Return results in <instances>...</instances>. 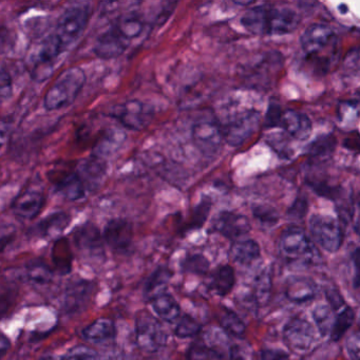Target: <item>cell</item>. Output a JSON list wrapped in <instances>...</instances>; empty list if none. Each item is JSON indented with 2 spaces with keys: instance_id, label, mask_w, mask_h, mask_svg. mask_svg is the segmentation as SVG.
<instances>
[{
  "instance_id": "obj_39",
  "label": "cell",
  "mask_w": 360,
  "mask_h": 360,
  "mask_svg": "<svg viewBox=\"0 0 360 360\" xmlns=\"http://www.w3.org/2000/svg\"><path fill=\"white\" fill-rule=\"evenodd\" d=\"M252 214L257 221L264 225V226H273L279 220L277 212L271 206L257 205L252 208Z\"/></svg>"
},
{
  "instance_id": "obj_28",
  "label": "cell",
  "mask_w": 360,
  "mask_h": 360,
  "mask_svg": "<svg viewBox=\"0 0 360 360\" xmlns=\"http://www.w3.org/2000/svg\"><path fill=\"white\" fill-rule=\"evenodd\" d=\"M153 309L160 318L167 322L178 319L180 316V305L172 295L164 292L151 300Z\"/></svg>"
},
{
  "instance_id": "obj_18",
  "label": "cell",
  "mask_w": 360,
  "mask_h": 360,
  "mask_svg": "<svg viewBox=\"0 0 360 360\" xmlns=\"http://www.w3.org/2000/svg\"><path fill=\"white\" fill-rule=\"evenodd\" d=\"M77 172L88 193H94L102 186L106 178L107 163L103 158L92 155L79 164Z\"/></svg>"
},
{
  "instance_id": "obj_13",
  "label": "cell",
  "mask_w": 360,
  "mask_h": 360,
  "mask_svg": "<svg viewBox=\"0 0 360 360\" xmlns=\"http://www.w3.org/2000/svg\"><path fill=\"white\" fill-rule=\"evenodd\" d=\"M104 240L119 255H127L134 245V226L126 219H112L104 229Z\"/></svg>"
},
{
  "instance_id": "obj_27",
  "label": "cell",
  "mask_w": 360,
  "mask_h": 360,
  "mask_svg": "<svg viewBox=\"0 0 360 360\" xmlns=\"http://www.w3.org/2000/svg\"><path fill=\"white\" fill-rule=\"evenodd\" d=\"M236 283L235 271L229 265H222L212 271L210 276V288L219 296H226Z\"/></svg>"
},
{
  "instance_id": "obj_52",
  "label": "cell",
  "mask_w": 360,
  "mask_h": 360,
  "mask_svg": "<svg viewBox=\"0 0 360 360\" xmlns=\"http://www.w3.org/2000/svg\"><path fill=\"white\" fill-rule=\"evenodd\" d=\"M359 207H360V203H359Z\"/></svg>"
},
{
  "instance_id": "obj_48",
  "label": "cell",
  "mask_w": 360,
  "mask_h": 360,
  "mask_svg": "<svg viewBox=\"0 0 360 360\" xmlns=\"http://www.w3.org/2000/svg\"><path fill=\"white\" fill-rule=\"evenodd\" d=\"M307 210V202L303 201V200H298V201L295 202L294 205L288 212V214H290V217H292V218L300 219L305 216Z\"/></svg>"
},
{
  "instance_id": "obj_45",
  "label": "cell",
  "mask_w": 360,
  "mask_h": 360,
  "mask_svg": "<svg viewBox=\"0 0 360 360\" xmlns=\"http://www.w3.org/2000/svg\"><path fill=\"white\" fill-rule=\"evenodd\" d=\"M282 113H283V111L277 105H273V106L269 107V111H267L266 119H265V126H267L269 128L279 126Z\"/></svg>"
},
{
  "instance_id": "obj_4",
  "label": "cell",
  "mask_w": 360,
  "mask_h": 360,
  "mask_svg": "<svg viewBox=\"0 0 360 360\" xmlns=\"http://www.w3.org/2000/svg\"><path fill=\"white\" fill-rule=\"evenodd\" d=\"M109 117L119 122L126 129L141 131L151 123L155 110L147 103L131 100L113 106L109 111Z\"/></svg>"
},
{
  "instance_id": "obj_37",
  "label": "cell",
  "mask_w": 360,
  "mask_h": 360,
  "mask_svg": "<svg viewBox=\"0 0 360 360\" xmlns=\"http://www.w3.org/2000/svg\"><path fill=\"white\" fill-rule=\"evenodd\" d=\"M200 330H201V326L198 323L197 320L193 319L191 316H184L179 321L174 333L180 338H191L199 334Z\"/></svg>"
},
{
  "instance_id": "obj_49",
  "label": "cell",
  "mask_w": 360,
  "mask_h": 360,
  "mask_svg": "<svg viewBox=\"0 0 360 360\" xmlns=\"http://www.w3.org/2000/svg\"><path fill=\"white\" fill-rule=\"evenodd\" d=\"M229 358L231 360H248V356L244 353L243 349L238 345H233L231 349V353H229Z\"/></svg>"
},
{
  "instance_id": "obj_21",
  "label": "cell",
  "mask_w": 360,
  "mask_h": 360,
  "mask_svg": "<svg viewBox=\"0 0 360 360\" xmlns=\"http://www.w3.org/2000/svg\"><path fill=\"white\" fill-rule=\"evenodd\" d=\"M288 136L299 141H304L311 136V123L303 113L295 110H286L282 113L280 125Z\"/></svg>"
},
{
  "instance_id": "obj_23",
  "label": "cell",
  "mask_w": 360,
  "mask_h": 360,
  "mask_svg": "<svg viewBox=\"0 0 360 360\" xmlns=\"http://www.w3.org/2000/svg\"><path fill=\"white\" fill-rule=\"evenodd\" d=\"M94 294V284L91 282H75L67 290L65 307L67 311H77L87 305Z\"/></svg>"
},
{
  "instance_id": "obj_42",
  "label": "cell",
  "mask_w": 360,
  "mask_h": 360,
  "mask_svg": "<svg viewBox=\"0 0 360 360\" xmlns=\"http://www.w3.org/2000/svg\"><path fill=\"white\" fill-rule=\"evenodd\" d=\"M271 290V280L266 273L262 274L257 278L256 282V299L258 302H265L267 299V295Z\"/></svg>"
},
{
  "instance_id": "obj_41",
  "label": "cell",
  "mask_w": 360,
  "mask_h": 360,
  "mask_svg": "<svg viewBox=\"0 0 360 360\" xmlns=\"http://www.w3.org/2000/svg\"><path fill=\"white\" fill-rule=\"evenodd\" d=\"M13 91V81H12L11 75L6 67L1 68L0 73V94H1V101L5 102L6 100L12 96Z\"/></svg>"
},
{
  "instance_id": "obj_20",
  "label": "cell",
  "mask_w": 360,
  "mask_h": 360,
  "mask_svg": "<svg viewBox=\"0 0 360 360\" xmlns=\"http://www.w3.org/2000/svg\"><path fill=\"white\" fill-rule=\"evenodd\" d=\"M56 191L60 193L62 197L68 201H79L86 197V193H88L79 172H68L66 174H60L56 182Z\"/></svg>"
},
{
  "instance_id": "obj_8",
  "label": "cell",
  "mask_w": 360,
  "mask_h": 360,
  "mask_svg": "<svg viewBox=\"0 0 360 360\" xmlns=\"http://www.w3.org/2000/svg\"><path fill=\"white\" fill-rule=\"evenodd\" d=\"M309 231L314 240L326 252H338L342 245V229L333 217L314 214L309 220Z\"/></svg>"
},
{
  "instance_id": "obj_43",
  "label": "cell",
  "mask_w": 360,
  "mask_h": 360,
  "mask_svg": "<svg viewBox=\"0 0 360 360\" xmlns=\"http://www.w3.org/2000/svg\"><path fill=\"white\" fill-rule=\"evenodd\" d=\"M345 349L352 360H360V330H355L347 337Z\"/></svg>"
},
{
  "instance_id": "obj_6",
  "label": "cell",
  "mask_w": 360,
  "mask_h": 360,
  "mask_svg": "<svg viewBox=\"0 0 360 360\" xmlns=\"http://www.w3.org/2000/svg\"><path fill=\"white\" fill-rule=\"evenodd\" d=\"M64 52H66V50L56 33L53 32L45 37L43 43L37 50L34 60H33L32 68H31L32 79H34L37 83H44L49 79L53 75L56 60Z\"/></svg>"
},
{
  "instance_id": "obj_32",
  "label": "cell",
  "mask_w": 360,
  "mask_h": 360,
  "mask_svg": "<svg viewBox=\"0 0 360 360\" xmlns=\"http://www.w3.org/2000/svg\"><path fill=\"white\" fill-rule=\"evenodd\" d=\"M354 320H355V313L352 307H347L341 309L340 313L335 318L334 326L330 332V336L332 340L338 341L341 339V337L351 328Z\"/></svg>"
},
{
  "instance_id": "obj_7",
  "label": "cell",
  "mask_w": 360,
  "mask_h": 360,
  "mask_svg": "<svg viewBox=\"0 0 360 360\" xmlns=\"http://www.w3.org/2000/svg\"><path fill=\"white\" fill-rule=\"evenodd\" d=\"M136 339L142 351L155 353L165 345L167 334L155 316L141 311L136 318Z\"/></svg>"
},
{
  "instance_id": "obj_26",
  "label": "cell",
  "mask_w": 360,
  "mask_h": 360,
  "mask_svg": "<svg viewBox=\"0 0 360 360\" xmlns=\"http://www.w3.org/2000/svg\"><path fill=\"white\" fill-rule=\"evenodd\" d=\"M115 323L109 318H98L83 330V337L90 342L100 343L115 336Z\"/></svg>"
},
{
  "instance_id": "obj_22",
  "label": "cell",
  "mask_w": 360,
  "mask_h": 360,
  "mask_svg": "<svg viewBox=\"0 0 360 360\" xmlns=\"http://www.w3.org/2000/svg\"><path fill=\"white\" fill-rule=\"evenodd\" d=\"M112 25L128 41L132 43V41L138 39L144 31L145 20L142 14L131 11L115 18Z\"/></svg>"
},
{
  "instance_id": "obj_44",
  "label": "cell",
  "mask_w": 360,
  "mask_h": 360,
  "mask_svg": "<svg viewBox=\"0 0 360 360\" xmlns=\"http://www.w3.org/2000/svg\"><path fill=\"white\" fill-rule=\"evenodd\" d=\"M218 357V354L214 349L204 345H195L189 352L188 360H217Z\"/></svg>"
},
{
  "instance_id": "obj_14",
  "label": "cell",
  "mask_w": 360,
  "mask_h": 360,
  "mask_svg": "<svg viewBox=\"0 0 360 360\" xmlns=\"http://www.w3.org/2000/svg\"><path fill=\"white\" fill-rule=\"evenodd\" d=\"M130 44L131 43L111 24L110 27L96 39L94 53L103 60H115L127 51Z\"/></svg>"
},
{
  "instance_id": "obj_3",
  "label": "cell",
  "mask_w": 360,
  "mask_h": 360,
  "mask_svg": "<svg viewBox=\"0 0 360 360\" xmlns=\"http://www.w3.org/2000/svg\"><path fill=\"white\" fill-rule=\"evenodd\" d=\"M89 20L90 7L86 4L71 6L63 12L54 33L60 39L66 51L81 39Z\"/></svg>"
},
{
  "instance_id": "obj_12",
  "label": "cell",
  "mask_w": 360,
  "mask_h": 360,
  "mask_svg": "<svg viewBox=\"0 0 360 360\" xmlns=\"http://www.w3.org/2000/svg\"><path fill=\"white\" fill-rule=\"evenodd\" d=\"M336 45V34L330 27L324 25L309 27L301 37L303 51L309 58H319L324 52L334 53Z\"/></svg>"
},
{
  "instance_id": "obj_25",
  "label": "cell",
  "mask_w": 360,
  "mask_h": 360,
  "mask_svg": "<svg viewBox=\"0 0 360 360\" xmlns=\"http://www.w3.org/2000/svg\"><path fill=\"white\" fill-rule=\"evenodd\" d=\"M261 250L255 240H238L231 248V257L241 265H250L260 258Z\"/></svg>"
},
{
  "instance_id": "obj_29",
  "label": "cell",
  "mask_w": 360,
  "mask_h": 360,
  "mask_svg": "<svg viewBox=\"0 0 360 360\" xmlns=\"http://www.w3.org/2000/svg\"><path fill=\"white\" fill-rule=\"evenodd\" d=\"M126 136L121 130H111L108 134H105L101 138L100 142L94 147V153L92 155H98V157H108L110 153H115L121 146L122 143L125 141Z\"/></svg>"
},
{
  "instance_id": "obj_15",
  "label": "cell",
  "mask_w": 360,
  "mask_h": 360,
  "mask_svg": "<svg viewBox=\"0 0 360 360\" xmlns=\"http://www.w3.org/2000/svg\"><path fill=\"white\" fill-rule=\"evenodd\" d=\"M45 193L39 189L30 188L22 191L11 204V210L22 220H33L37 218L45 205Z\"/></svg>"
},
{
  "instance_id": "obj_17",
  "label": "cell",
  "mask_w": 360,
  "mask_h": 360,
  "mask_svg": "<svg viewBox=\"0 0 360 360\" xmlns=\"http://www.w3.org/2000/svg\"><path fill=\"white\" fill-rule=\"evenodd\" d=\"M75 246L85 257H101L104 252L103 239L100 229L98 226L88 222L82 226L77 227L73 233Z\"/></svg>"
},
{
  "instance_id": "obj_33",
  "label": "cell",
  "mask_w": 360,
  "mask_h": 360,
  "mask_svg": "<svg viewBox=\"0 0 360 360\" xmlns=\"http://www.w3.org/2000/svg\"><path fill=\"white\" fill-rule=\"evenodd\" d=\"M27 278L33 284L44 285V284H48L52 281L53 271L45 263L35 261L27 266Z\"/></svg>"
},
{
  "instance_id": "obj_51",
  "label": "cell",
  "mask_w": 360,
  "mask_h": 360,
  "mask_svg": "<svg viewBox=\"0 0 360 360\" xmlns=\"http://www.w3.org/2000/svg\"><path fill=\"white\" fill-rule=\"evenodd\" d=\"M355 229L356 231L360 235V217L358 218L357 222H356Z\"/></svg>"
},
{
  "instance_id": "obj_5",
  "label": "cell",
  "mask_w": 360,
  "mask_h": 360,
  "mask_svg": "<svg viewBox=\"0 0 360 360\" xmlns=\"http://www.w3.org/2000/svg\"><path fill=\"white\" fill-rule=\"evenodd\" d=\"M191 138L195 148L208 159L216 157L225 143L221 123L217 119L198 120L191 127Z\"/></svg>"
},
{
  "instance_id": "obj_47",
  "label": "cell",
  "mask_w": 360,
  "mask_h": 360,
  "mask_svg": "<svg viewBox=\"0 0 360 360\" xmlns=\"http://www.w3.org/2000/svg\"><path fill=\"white\" fill-rule=\"evenodd\" d=\"M352 262L354 266L353 283L356 288H360V248L352 252Z\"/></svg>"
},
{
  "instance_id": "obj_40",
  "label": "cell",
  "mask_w": 360,
  "mask_h": 360,
  "mask_svg": "<svg viewBox=\"0 0 360 360\" xmlns=\"http://www.w3.org/2000/svg\"><path fill=\"white\" fill-rule=\"evenodd\" d=\"M335 144H336V141L332 136H321L311 143L309 148V155H314V157L326 155L335 148Z\"/></svg>"
},
{
  "instance_id": "obj_19",
  "label": "cell",
  "mask_w": 360,
  "mask_h": 360,
  "mask_svg": "<svg viewBox=\"0 0 360 360\" xmlns=\"http://www.w3.org/2000/svg\"><path fill=\"white\" fill-rule=\"evenodd\" d=\"M317 285L313 280L302 276H292L286 281L285 296L297 304L311 302L317 296Z\"/></svg>"
},
{
  "instance_id": "obj_9",
  "label": "cell",
  "mask_w": 360,
  "mask_h": 360,
  "mask_svg": "<svg viewBox=\"0 0 360 360\" xmlns=\"http://www.w3.org/2000/svg\"><path fill=\"white\" fill-rule=\"evenodd\" d=\"M280 250L284 258L294 261H309L318 256L315 245L307 233L298 227H290L280 238Z\"/></svg>"
},
{
  "instance_id": "obj_50",
  "label": "cell",
  "mask_w": 360,
  "mask_h": 360,
  "mask_svg": "<svg viewBox=\"0 0 360 360\" xmlns=\"http://www.w3.org/2000/svg\"><path fill=\"white\" fill-rule=\"evenodd\" d=\"M9 347L10 341L8 340V338L5 336V335H1V343H0V349H1L3 357L5 356V354L7 353L8 349H9Z\"/></svg>"
},
{
  "instance_id": "obj_10",
  "label": "cell",
  "mask_w": 360,
  "mask_h": 360,
  "mask_svg": "<svg viewBox=\"0 0 360 360\" xmlns=\"http://www.w3.org/2000/svg\"><path fill=\"white\" fill-rule=\"evenodd\" d=\"M260 123V115L256 111L248 110L221 123L225 143L237 147L243 144L250 136L255 134Z\"/></svg>"
},
{
  "instance_id": "obj_30",
  "label": "cell",
  "mask_w": 360,
  "mask_h": 360,
  "mask_svg": "<svg viewBox=\"0 0 360 360\" xmlns=\"http://www.w3.org/2000/svg\"><path fill=\"white\" fill-rule=\"evenodd\" d=\"M172 278V273L166 267H160L151 275L145 286V295L147 298L153 300L159 295L166 292V286Z\"/></svg>"
},
{
  "instance_id": "obj_2",
  "label": "cell",
  "mask_w": 360,
  "mask_h": 360,
  "mask_svg": "<svg viewBox=\"0 0 360 360\" xmlns=\"http://www.w3.org/2000/svg\"><path fill=\"white\" fill-rule=\"evenodd\" d=\"M86 73L81 67H71L60 75L44 96L46 110L56 111L70 106L86 84Z\"/></svg>"
},
{
  "instance_id": "obj_46",
  "label": "cell",
  "mask_w": 360,
  "mask_h": 360,
  "mask_svg": "<svg viewBox=\"0 0 360 360\" xmlns=\"http://www.w3.org/2000/svg\"><path fill=\"white\" fill-rule=\"evenodd\" d=\"M260 360H290V357L282 349H265L261 351Z\"/></svg>"
},
{
  "instance_id": "obj_31",
  "label": "cell",
  "mask_w": 360,
  "mask_h": 360,
  "mask_svg": "<svg viewBox=\"0 0 360 360\" xmlns=\"http://www.w3.org/2000/svg\"><path fill=\"white\" fill-rule=\"evenodd\" d=\"M311 315H313V319L315 321L319 334L322 337L330 335L335 322L333 309L330 307V305L326 304V303H318L314 307Z\"/></svg>"
},
{
  "instance_id": "obj_24",
  "label": "cell",
  "mask_w": 360,
  "mask_h": 360,
  "mask_svg": "<svg viewBox=\"0 0 360 360\" xmlns=\"http://www.w3.org/2000/svg\"><path fill=\"white\" fill-rule=\"evenodd\" d=\"M70 223V216L65 212H56L49 214L33 227L34 235L43 238H52L60 235Z\"/></svg>"
},
{
  "instance_id": "obj_34",
  "label": "cell",
  "mask_w": 360,
  "mask_h": 360,
  "mask_svg": "<svg viewBox=\"0 0 360 360\" xmlns=\"http://www.w3.org/2000/svg\"><path fill=\"white\" fill-rule=\"evenodd\" d=\"M220 324L223 330L236 337L243 336L246 326L243 320L231 309H224L220 317Z\"/></svg>"
},
{
  "instance_id": "obj_11",
  "label": "cell",
  "mask_w": 360,
  "mask_h": 360,
  "mask_svg": "<svg viewBox=\"0 0 360 360\" xmlns=\"http://www.w3.org/2000/svg\"><path fill=\"white\" fill-rule=\"evenodd\" d=\"M282 335L285 345L296 353H305L317 342L315 328L304 318L294 317L288 320Z\"/></svg>"
},
{
  "instance_id": "obj_1",
  "label": "cell",
  "mask_w": 360,
  "mask_h": 360,
  "mask_svg": "<svg viewBox=\"0 0 360 360\" xmlns=\"http://www.w3.org/2000/svg\"><path fill=\"white\" fill-rule=\"evenodd\" d=\"M300 16L288 8H252L241 18L248 32L256 35H284L296 30Z\"/></svg>"
},
{
  "instance_id": "obj_16",
  "label": "cell",
  "mask_w": 360,
  "mask_h": 360,
  "mask_svg": "<svg viewBox=\"0 0 360 360\" xmlns=\"http://www.w3.org/2000/svg\"><path fill=\"white\" fill-rule=\"evenodd\" d=\"M212 231L233 241L248 235L250 231L248 219L243 214L222 212L212 221Z\"/></svg>"
},
{
  "instance_id": "obj_35",
  "label": "cell",
  "mask_w": 360,
  "mask_h": 360,
  "mask_svg": "<svg viewBox=\"0 0 360 360\" xmlns=\"http://www.w3.org/2000/svg\"><path fill=\"white\" fill-rule=\"evenodd\" d=\"M212 205V203L210 198H202L201 201L195 206L193 214H191V222L187 225V229H197L204 225L205 221L207 220Z\"/></svg>"
},
{
  "instance_id": "obj_38",
  "label": "cell",
  "mask_w": 360,
  "mask_h": 360,
  "mask_svg": "<svg viewBox=\"0 0 360 360\" xmlns=\"http://www.w3.org/2000/svg\"><path fill=\"white\" fill-rule=\"evenodd\" d=\"M62 360H102L98 352L87 345H77L69 349Z\"/></svg>"
},
{
  "instance_id": "obj_36",
  "label": "cell",
  "mask_w": 360,
  "mask_h": 360,
  "mask_svg": "<svg viewBox=\"0 0 360 360\" xmlns=\"http://www.w3.org/2000/svg\"><path fill=\"white\" fill-rule=\"evenodd\" d=\"M183 269L187 273L197 274V275H204L207 273L210 269V263L207 259L202 255L195 254L187 256L182 263Z\"/></svg>"
}]
</instances>
